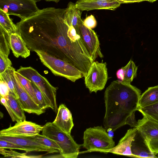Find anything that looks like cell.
Listing matches in <instances>:
<instances>
[{"mask_svg":"<svg viewBox=\"0 0 158 158\" xmlns=\"http://www.w3.org/2000/svg\"><path fill=\"white\" fill-rule=\"evenodd\" d=\"M10 91L7 83L0 79V97L6 98L9 94Z\"/></svg>","mask_w":158,"mask_h":158,"instance_id":"obj_34","label":"cell"},{"mask_svg":"<svg viewBox=\"0 0 158 158\" xmlns=\"http://www.w3.org/2000/svg\"><path fill=\"white\" fill-rule=\"evenodd\" d=\"M81 15V10L76 7L75 3L69 2L66 8L65 19L69 26H72L75 28L78 34V26L82 20Z\"/></svg>","mask_w":158,"mask_h":158,"instance_id":"obj_20","label":"cell"},{"mask_svg":"<svg viewBox=\"0 0 158 158\" xmlns=\"http://www.w3.org/2000/svg\"><path fill=\"white\" fill-rule=\"evenodd\" d=\"M0 148L18 149L27 152L26 150L23 147L14 143L2 139H0Z\"/></svg>","mask_w":158,"mask_h":158,"instance_id":"obj_32","label":"cell"},{"mask_svg":"<svg viewBox=\"0 0 158 158\" xmlns=\"http://www.w3.org/2000/svg\"><path fill=\"white\" fill-rule=\"evenodd\" d=\"M0 153L5 157H10L11 158H36L41 157V156H31L27 155L25 153H21L12 149L10 150H6L5 148H0Z\"/></svg>","mask_w":158,"mask_h":158,"instance_id":"obj_29","label":"cell"},{"mask_svg":"<svg viewBox=\"0 0 158 158\" xmlns=\"http://www.w3.org/2000/svg\"><path fill=\"white\" fill-rule=\"evenodd\" d=\"M42 134L55 142L60 147L61 156L64 158H77L81 145L74 141L71 135L63 131L52 122H48L44 126Z\"/></svg>","mask_w":158,"mask_h":158,"instance_id":"obj_3","label":"cell"},{"mask_svg":"<svg viewBox=\"0 0 158 158\" xmlns=\"http://www.w3.org/2000/svg\"><path fill=\"white\" fill-rule=\"evenodd\" d=\"M137 129L138 128L135 127L128 130L117 145L111 149L109 152L132 157L131 145Z\"/></svg>","mask_w":158,"mask_h":158,"instance_id":"obj_17","label":"cell"},{"mask_svg":"<svg viewBox=\"0 0 158 158\" xmlns=\"http://www.w3.org/2000/svg\"><path fill=\"white\" fill-rule=\"evenodd\" d=\"M6 54L0 52V73L4 72L7 68L11 66V62Z\"/></svg>","mask_w":158,"mask_h":158,"instance_id":"obj_31","label":"cell"},{"mask_svg":"<svg viewBox=\"0 0 158 158\" xmlns=\"http://www.w3.org/2000/svg\"><path fill=\"white\" fill-rule=\"evenodd\" d=\"M31 84L35 97L39 103L40 106L42 109L44 110L47 108L50 107L41 92L33 83L31 82Z\"/></svg>","mask_w":158,"mask_h":158,"instance_id":"obj_30","label":"cell"},{"mask_svg":"<svg viewBox=\"0 0 158 158\" xmlns=\"http://www.w3.org/2000/svg\"><path fill=\"white\" fill-rule=\"evenodd\" d=\"M10 49L9 35L0 27V52L8 56Z\"/></svg>","mask_w":158,"mask_h":158,"instance_id":"obj_28","label":"cell"},{"mask_svg":"<svg viewBox=\"0 0 158 158\" xmlns=\"http://www.w3.org/2000/svg\"><path fill=\"white\" fill-rule=\"evenodd\" d=\"M76 7L81 11L106 9L115 10L120 5L116 0H78Z\"/></svg>","mask_w":158,"mask_h":158,"instance_id":"obj_15","label":"cell"},{"mask_svg":"<svg viewBox=\"0 0 158 158\" xmlns=\"http://www.w3.org/2000/svg\"><path fill=\"white\" fill-rule=\"evenodd\" d=\"M143 116L142 119L137 121V127L148 142L158 137V122L145 115Z\"/></svg>","mask_w":158,"mask_h":158,"instance_id":"obj_18","label":"cell"},{"mask_svg":"<svg viewBox=\"0 0 158 158\" xmlns=\"http://www.w3.org/2000/svg\"><path fill=\"white\" fill-rule=\"evenodd\" d=\"M38 142L53 149H56L61 152V149L58 144L54 141L47 137L39 134L29 137Z\"/></svg>","mask_w":158,"mask_h":158,"instance_id":"obj_27","label":"cell"},{"mask_svg":"<svg viewBox=\"0 0 158 158\" xmlns=\"http://www.w3.org/2000/svg\"><path fill=\"white\" fill-rule=\"evenodd\" d=\"M137 69L138 66L131 59L125 66L117 71L118 80L131 83L137 76Z\"/></svg>","mask_w":158,"mask_h":158,"instance_id":"obj_21","label":"cell"},{"mask_svg":"<svg viewBox=\"0 0 158 158\" xmlns=\"http://www.w3.org/2000/svg\"><path fill=\"white\" fill-rule=\"evenodd\" d=\"M1 104L6 108L13 121L19 122L26 120V116L18 100L11 93L6 97H0Z\"/></svg>","mask_w":158,"mask_h":158,"instance_id":"obj_14","label":"cell"},{"mask_svg":"<svg viewBox=\"0 0 158 158\" xmlns=\"http://www.w3.org/2000/svg\"><path fill=\"white\" fill-rule=\"evenodd\" d=\"M131 149L133 157L158 158L152 151L148 141L138 129L131 142Z\"/></svg>","mask_w":158,"mask_h":158,"instance_id":"obj_13","label":"cell"},{"mask_svg":"<svg viewBox=\"0 0 158 158\" xmlns=\"http://www.w3.org/2000/svg\"><path fill=\"white\" fill-rule=\"evenodd\" d=\"M0 10L23 20L33 15L39 9L33 0H0Z\"/></svg>","mask_w":158,"mask_h":158,"instance_id":"obj_7","label":"cell"},{"mask_svg":"<svg viewBox=\"0 0 158 158\" xmlns=\"http://www.w3.org/2000/svg\"><path fill=\"white\" fill-rule=\"evenodd\" d=\"M78 30L79 34L93 60L94 61L98 56L102 58L103 56L101 52L99 40L95 31L86 27L82 20L78 26Z\"/></svg>","mask_w":158,"mask_h":158,"instance_id":"obj_10","label":"cell"},{"mask_svg":"<svg viewBox=\"0 0 158 158\" xmlns=\"http://www.w3.org/2000/svg\"><path fill=\"white\" fill-rule=\"evenodd\" d=\"M53 123L64 132L71 135L74 126L73 118L70 110L63 104L59 106L56 118Z\"/></svg>","mask_w":158,"mask_h":158,"instance_id":"obj_16","label":"cell"},{"mask_svg":"<svg viewBox=\"0 0 158 158\" xmlns=\"http://www.w3.org/2000/svg\"><path fill=\"white\" fill-rule=\"evenodd\" d=\"M15 73L24 89L29 94L34 101L36 104L39 106V103L35 97L32 85L31 82L17 71H15Z\"/></svg>","mask_w":158,"mask_h":158,"instance_id":"obj_26","label":"cell"},{"mask_svg":"<svg viewBox=\"0 0 158 158\" xmlns=\"http://www.w3.org/2000/svg\"><path fill=\"white\" fill-rule=\"evenodd\" d=\"M84 77L85 86L90 93L103 89L108 79L106 63L94 61Z\"/></svg>","mask_w":158,"mask_h":158,"instance_id":"obj_8","label":"cell"},{"mask_svg":"<svg viewBox=\"0 0 158 158\" xmlns=\"http://www.w3.org/2000/svg\"><path fill=\"white\" fill-rule=\"evenodd\" d=\"M120 4L122 3H130L139 2L147 0H116Z\"/></svg>","mask_w":158,"mask_h":158,"instance_id":"obj_36","label":"cell"},{"mask_svg":"<svg viewBox=\"0 0 158 158\" xmlns=\"http://www.w3.org/2000/svg\"><path fill=\"white\" fill-rule=\"evenodd\" d=\"M0 27L9 35L18 32V27L9 17V15L0 10Z\"/></svg>","mask_w":158,"mask_h":158,"instance_id":"obj_24","label":"cell"},{"mask_svg":"<svg viewBox=\"0 0 158 158\" xmlns=\"http://www.w3.org/2000/svg\"><path fill=\"white\" fill-rule=\"evenodd\" d=\"M17 71L37 86L43 94L49 107L56 113L58 109L56 100L57 87L53 86L45 77L31 67H21Z\"/></svg>","mask_w":158,"mask_h":158,"instance_id":"obj_6","label":"cell"},{"mask_svg":"<svg viewBox=\"0 0 158 158\" xmlns=\"http://www.w3.org/2000/svg\"><path fill=\"white\" fill-rule=\"evenodd\" d=\"M0 139L8 141L20 146L26 150L27 152H44L52 153L60 152L58 150L50 148L38 142L29 137L0 136Z\"/></svg>","mask_w":158,"mask_h":158,"instance_id":"obj_12","label":"cell"},{"mask_svg":"<svg viewBox=\"0 0 158 158\" xmlns=\"http://www.w3.org/2000/svg\"><path fill=\"white\" fill-rule=\"evenodd\" d=\"M157 156L158 157V155Z\"/></svg>","mask_w":158,"mask_h":158,"instance_id":"obj_39","label":"cell"},{"mask_svg":"<svg viewBox=\"0 0 158 158\" xmlns=\"http://www.w3.org/2000/svg\"><path fill=\"white\" fill-rule=\"evenodd\" d=\"M14 81L18 95V100L24 110L28 113L40 115L45 112L32 99L21 84L15 73Z\"/></svg>","mask_w":158,"mask_h":158,"instance_id":"obj_11","label":"cell"},{"mask_svg":"<svg viewBox=\"0 0 158 158\" xmlns=\"http://www.w3.org/2000/svg\"><path fill=\"white\" fill-rule=\"evenodd\" d=\"M66 8L47 7L21 20L18 32L31 52L43 51L64 60L86 76L94 61L80 35L65 19Z\"/></svg>","mask_w":158,"mask_h":158,"instance_id":"obj_1","label":"cell"},{"mask_svg":"<svg viewBox=\"0 0 158 158\" xmlns=\"http://www.w3.org/2000/svg\"><path fill=\"white\" fill-rule=\"evenodd\" d=\"M157 0H147V1H148L152 3L154 2H155Z\"/></svg>","mask_w":158,"mask_h":158,"instance_id":"obj_38","label":"cell"},{"mask_svg":"<svg viewBox=\"0 0 158 158\" xmlns=\"http://www.w3.org/2000/svg\"><path fill=\"white\" fill-rule=\"evenodd\" d=\"M35 1L36 2H39L42 0H33ZM47 2H53L56 3H58L60 0H44Z\"/></svg>","mask_w":158,"mask_h":158,"instance_id":"obj_37","label":"cell"},{"mask_svg":"<svg viewBox=\"0 0 158 158\" xmlns=\"http://www.w3.org/2000/svg\"><path fill=\"white\" fill-rule=\"evenodd\" d=\"M148 143L153 152L156 155L158 154V137L151 139Z\"/></svg>","mask_w":158,"mask_h":158,"instance_id":"obj_35","label":"cell"},{"mask_svg":"<svg viewBox=\"0 0 158 158\" xmlns=\"http://www.w3.org/2000/svg\"><path fill=\"white\" fill-rule=\"evenodd\" d=\"M138 110L143 115L158 122V102L154 104L139 108Z\"/></svg>","mask_w":158,"mask_h":158,"instance_id":"obj_25","label":"cell"},{"mask_svg":"<svg viewBox=\"0 0 158 158\" xmlns=\"http://www.w3.org/2000/svg\"><path fill=\"white\" fill-rule=\"evenodd\" d=\"M43 127L30 121L25 120L17 122L13 126L1 130L0 136L16 137H29L40 133Z\"/></svg>","mask_w":158,"mask_h":158,"instance_id":"obj_9","label":"cell"},{"mask_svg":"<svg viewBox=\"0 0 158 158\" xmlns=\"http://www.w3.org/2000/svg\"><path fill=\"white\" fill-rule=\"evenodd\" d=\"M157 102L158 85L148 88L141 94L139 101V108L149 106Z\"/></svg>","mask_w":158,"mask_h":158,"instance_id":"obj_22","label":"cell"},{"mask_svg":"<svg viewBox=\"0 0 158 158\" xmlns=\"http://www.w3.org/2000/svg\"><path fill=\"white\" fill-rule=\"evenodd\" d=\"M106 130L102 126L87 128L84 133L83 147L88 152L109 153L115 144Z\"/></svg>","mask_w":158,"mask_h":158,"instance_id":"obj_4","label":"cell"},{"mask_svg":"<svg viewBox=\"0 0 158 158\" xmlns=\"http://www.w3.org/2000/svg\"><path fill=\"white\" fill-rule=\"evenodd\" d=\"M42 64L56 76L64 77L72 82L84 77L82 73L74 65L46 52L35 50Z\"/></svg>","mask_w":158,"mask_h":158,"instance_id":"obj_5","label":"cell"},{"mask_svg":"<svg viewBox=\"0 0 158 158\" xmlns=\"http://www.w3.org/2000/svg\"><path fill=\"white\" fill-rule=\"evenodd\" d=\"M9 42L10 49L16 57L20 56L25 58L30 55V50L18 32L12 33L9 35Z\"/></svg>","mask_w":158,"mask_h":158,"instance_id":"obj_19","label":"cell"},{"mask_svg":"<svg viewBox=\"0 0 158 158\" xmlns=\"http://www.w3.org/2000/svg\"><path fill=\"white\" fill-rule=\"evenodd\" d=\"M140 90L131 83L117 80L106 88L104 99L106 112L103 124L107 131H114L127 124L137 127L135 112L139 108Z\"/></svg>","mask_w":158,"mask_h":158,"instance_id":"obj_2","label":"cell"},{"mask_svg":"<svg viewBox=\"0 0 158 158\" xmlns=\"http://www.w3.org/2000/svg\"><path fill=\"white\" fill-rule=\"evenodd\" d=\"M83 22L86 27L91 29L95 28L97 25V21L93 15L87 17L83 21Z\"/></svg>","mask_w":158,"mask_h":158,"instance_id":"obj_33","label":"cell"},{"mask_svg":"<svg viewBox=\"0 0 158 158\" xmlns=\"http://www.w3.org/2000/svg\"><path fill=\"white\" fill-rule=\"evenodd\" d=\"M15 71L13 67H8L4 72L0 73V79L7 83L10 93L18 99L19 97L14 81V75Z\"/></svg>","mask_w":158,"mask_h":158,"instance_id":"obj_23","label":"cell"}]
</instances>
